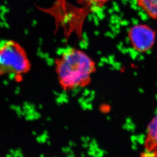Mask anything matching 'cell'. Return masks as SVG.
<instances>
[{"label":"cell","instance_id":"1","mask_svg":"<svg viewBox=\"0 0 157 157\" xmlns=\"http://www.w3.org/2000/svg\"><path fill=\"white\" fill-rule=\"evenodd\" d=\"M58 81L65 90L87 86L96 71L93 60L83 51L75 48L65 49L55 62Z\"/></svg>","mask_w":157,"mask_h":157},{"label":"cell","instance_id":"3","mask_svg":"<svg viewBox=\"0 0 157 157\" xmlns=\"http://www.w3.org/2000/svg\"><path fill=\"white\" fill-rule=\"evenodd\" d=\"M132 46L138 52H147L153 48L156 40V32L144 24L132 27L128 33Z\"/></svg>","mask_w":157,"mask_h":157},{"label":"cell","instance_id":"6","mask_svg":"<svg viewBox=\"0 0 157 157\" xmlns=\"http://www.w3.org/2000/svg\"><path fill=\"white\" fill-rule=\"evenodd\" d=\"M78 4L83 7L82 9L89 12L93 8L101 7L111 0H75Z\"/></svg>","mask_w":157,"mask_h":157},{"label":"cell","instance_id":"5","mask_svg":"<svg viewBox=\"0 0 157 157\" xmlns=\"http://www.w3.org/2000/svg\"><path fill=\"white\" fill-rule=\"evenodd\" d=\"M137 4L147 14L157 20V0H137Z\"/></svg>","mask_w":157,"mask_h":157},{"label":"cell","instance_id":"2","mask_svg":"<svg viewBox=\"0 0 157 157\" xmlns=\"http://www.w3.org/2000/svg\"><path fill=\"white\" fill-rule=\"evenodd\" d=\"M31 65L25 50L13 40L0 45V75L20 77L30 71Z\"/></svg>","mask_w":157,"mask_h":157},{"label":"cell","instance_id":"4","mask_svg":"<svg viewBox=\"0 0 157 157\" xmlns=\"http://www.w3.org/2000/svg\"><path fill=\"white\" fill-rule=\"evenodd\" d=\"M145 148L148 153H156L157 149V116L148 124L145 142Z\"/></svg>","mask_w":157,"mask_h":157}]
</instances>
